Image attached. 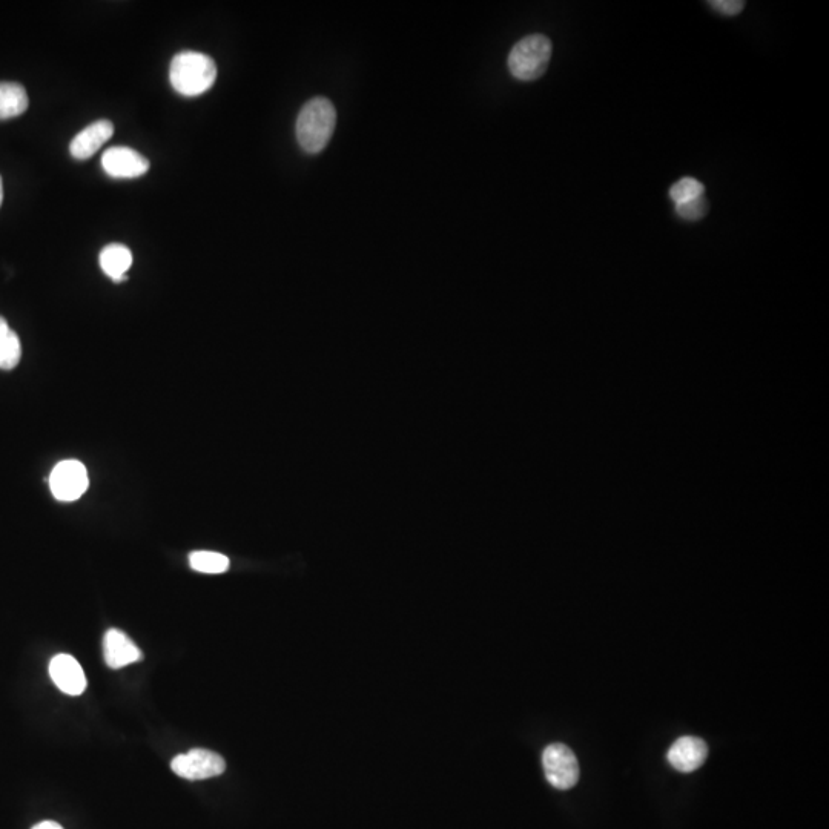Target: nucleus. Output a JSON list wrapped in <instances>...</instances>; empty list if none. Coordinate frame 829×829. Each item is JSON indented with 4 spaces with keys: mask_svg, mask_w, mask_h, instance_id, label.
I'll list each match as a JSON object with an SVG mask.
<instances>
[{
    "mask_svg": "<svg viewBox=\"0 0 829 829\" xmlns=\"http://www.w3.org/2000/svg\"><path fill=\"white\" fill-rule=\"evenodd\" d=\"M217 79V65L208 54L183 51L176 54L169 68V82L180 96H202Z\"/></svg>",
    "mask_w": 829,
    "mask_h": 829,
    "instance_id": "1",
    "label": "nucleus"
},
{
    "mask_svg": "<svg viewBox=\"0 0 829 829\" xmlns=\"http://www.w3.org/2000/svg\"><path fill=\"white\" fill-rule=\"evenodd\" d=\"M337 111L331 100L315 97L301 108L297 119V140L308 154H318L326 148L334 134Z\"/></svg>",
    "mask_w": 829,
    "mask_h": 829,
    "instance_id": "2",
    "label": "nucleus"
},
{
    "mask_svg": "<svg viewBox=\"0 0 829 829\" xmlns=\"http://www.w3.org/2000/svg\"><path fill=\"white\" fill-rule=\"evenodd\" d=\"M552 59V42L542 34H532L516 43L509 56V70L522 82L539 79Z\"/></svg>",
    "mask_w": 829,
    "mask_h": 829,
    "instance_id": "3",
    "label": "nucleus"
},
{
    "mask_svg": "<svg viewBox=\"0 0 829 829\" xmlns=\"http://www.w3.org/2000/svg\"><path fill=\"white\" fill-rule=\"evenodd\" d=\"M544 773L556 790H570L579 780V763L575 753L567 745L553 744L542 754Z\"/></svg>",
    "mask_w": 829,
    "mask_h": 829,
    "instance_id": "4",
    "label": "nucleus"
},
{
    "mask_svg": "<svg viewBox=\"0 0 829 829\" xmlns=\"http://www.w3.org/2000/svg\"><path fill=\"white\" fill-rule=\"evenodd\" d=\"M171 770L183 779L205 780L222 776L226 770V762L220 754L214 751L194 748L188 753L174 757Z\"/></svg>",
    "mask_w": 829,
    "mask_h": 829,
    "instance_id": "5",
    "label": "nucleus"
},
{
    "mask_svg": "<svg viewBox=\"0 0 829 829\" xmlns=\"http://www.w3.org/2000/svg\"><path fill=\"white\" fill-rule=\"evenodd\" d=\"M90 479L86 467L77 460L60 461L50 475V489L62 503H73L88 489Z\"/></svg>",
    "mask_w": 829,
    "mask_h": 829,
    "instance_id": "6",
    "label": "nucleus"
},
{
    "mask_svg": "<svg viewBox=\"0 0 829 829\" xmlns=\"http://www.w3.org/2000/svg\"><path fill=\"white\" fill-rule=\"evenodd\" d=\"M103 171L113 179H137L145 176L149 162L140 152L126 146L109 148L102 156Z\"/></svg>",
    "mask_w": 829,
    "mask_h": 829,
    "instance_id": "7",
    "label": "nucleus"
},
{
    "mask_svg": "<svg viewBox=\"0 0 829 829\" xmlns=\"http://www.w3.org/2000/svg\"><path fill=\"white\" fill-rule=\"evenodd\" d=\"M50 676L56 687L68 696H80L86 690L82 665L70 654H57L51 659Z\"/></svg>",
    "mask_w": 829,
    "mask_h": 829,
    "instance_id": "8",
    "label": "nucleus"
},
{
    "mask_svg": "<svg viewBox=\"0 0 829 829\" xmlns=\"http://www.w3.org/2000/svg\"><path fill=\"white\" fill-rule=\"evenodd\" d=\"M708 756V747L704 740L694 736H684L676 740L668 751V762L674 770L681 773H693L704 765Z\"/></svg>",
    "mask_w": 829,
    "mask_h": 829,
    "instance_id": "9",
    "label": "nucleus"
},
{
    "mask_svg": "<svg viewBox=\"0 0 829 829\" xmlns=\"http://www.w3.org/2000/svg\"><path fill=\"white\" fill-rule=\"evenodd\" d=\"M103 656H105L106 665L114 670L136 664L143 659L140 648L117 628L106 631L105 639H103Z\"/></svg>",
    "mask_w": 829,
    "mask_h": 829,
    "instance_id": "10",
    "label": "nucleus"
},
{
    "mask_svg": "<svg viewBox=\"0 0 829 829\" xmlns=\"http://www.w3.org/2000/svg\"><path fill=\"white\" fill-rule=\"evenodd\" d=\"M114 134L113 122L102 119L86 126L80 131L70 145L71 156L77 160H86L93 157Z\"/></svg>",
    "mask_w": 829,
    "mask_h": 829,
    "instance_id": "11",
    "label": "nucleus"
},
{
    "mask_svg": "<svg viewBox=\"0 0 829 829\" xmlns=\"http://www.w3.org/2000/svg\"><path fill=\"white\" fill-rule=\"evenodd\" d=\"M100 268L114 283L126 280V272L133 266V252L125 245L111 243L100 252Z\"/></svg>",
    "mask_w": 829,
    "mask_h": 829,
    "instance_id": "12",
    "label": "nucleus"
},
{
    "mask_svg": "<svg viewBox=\"0 0 829 829\" xmlns=\"http://www.w3.org/2000/svg\"><path fill=\"white\" fill-rule=\"evenodd\" d=\"M27 91L20 83L0 82V120L22 116L28 109Z\"/></svg>",
    "mask_w": 829,
    "mask_h": 829,
    "instance_id": "13",
    "label": "nucleus"
},
{
    "mask_svg": "<svg viewBox=\"0 0 829 829\" xmlns=\"http://www.w3.org/2000/svg\"><path fill=\"white\" fill-rule=\"evenodd\" d=\"M22 344L16 332L0 317V369L11 370L20 363Z\"/></svg>",
    "mask_w": 829,
    "mask_h": 829,
    "instance_id": "14",
    "label": "nucleus"
},
{
    "mask_svg": "<svg viewBox=\"0 0 829 829\" xmlns=\"http://www.w3.org/2000/svg\"><path fill=\"white\" fill-rule=\"evenodd\" d=\"M229 564L231 562H229L228 556L222 555V553L200 550V552H192L189 555L191 569L195 572L205 573V575L225 573L229 569Z\"/></svg>",
    "mask_w": 829,
    "mask_h": 829,
    "instance_id": "15",
    "label": "nucleus"
},
{
    "mask_svg": "<svg viewBox=\"0 0 829 829\" xmlns=\"http://www.w3.org/2000/svg\"><path fill=\"white\" fill-rule=\"evenodd\" d=\"M705 186L699 180L693 177H685L674 183L670 189V197L674 205H684V203L691 202V200L699 199L704 195Z\"/></svg>",
    "mask_w": 829,
    "mask_h": 829,
    "instance_id": "16",
    "label": "nucleus"
},
{
    "mask_svg": "<svg viewBox=\"0 0 829 829\" xmlns=\"http://www.w3.org/2000/svg\"><path fill=\"white\" fill-rule=\"evenodd\" d=\"M676 212L679 217L688 220V222H697L707 215L708 202L704 195L699 199L691 200V202L684 203V205L676 206Z\"/></svg>",
    "mask_w": 829,
    "mask_h": 829,
    "instance_id": "17",
    "label": "nucleus"
},
{
    "mask_svg": "<svg viewBox=\"0 0 829 829\" xmlns=\"http://www.w3.org/2000/svg\"><path fill=\"white\" fill-rule=\"evenodd\" d=\"M710 5L714 10L725 14V16H737V14L742 13L745 7L744 2H740V0H714V2H710Z\"/></svg>",
    "mask_w": 829,
    "mask_h": 829,
    "instance_id": "18",
    "label": "nucleus"
},
{
    "mask_svg": "<svg viewBox=\"0 0 829 829\" xmlns=\"http://www.w3.org/2000/svg\"><path fill=\"white\" fill-rule=\"evenodd\" d=\"M33 829H63L62 826L59 825L57 822H53V820H45V822L37 823L36 826H33Z\"/></svg>",
    "mask_w": 829,
    "mask_h": 829,
    "instance_id": "19",
    "label": "nucleus"
},
{
    "mask_svg": "<svg viewBox=\"0 0 829 829\" xmlns=\"http://www.w3.org/2000/svg\"><path fill=\"white\" fill-rule=\"evenodd\" d=\"M2 202H4V183H2V177H0V206H2Z\"/></svg>",
    "mask_w": 829,
    "mask_h": 829,
    "instance_id": "20",
    "label": "nucleus"
}]
</instances>
